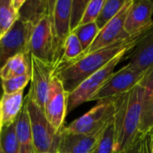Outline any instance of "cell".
Here are the masks:
<instances>
[{"mask_svg": "<svg viewBox=\"0 0 153 153\" xmlns=\"http://www.w3.org/2000/svg\"><path fill=\"white\" fill-rule=\"evenodd\" d=\"M140 36L117 41L107 48L80 56L72 62L60 64L54 68L53 77L62 82L65 91L69 94L81 82L100 70L117 56L125 51L129 52Z\"/></svg>", "mask_w": 153, "mask_h": 153, "instance_id": "obj_1", "label": "cell"}, {"mask_svg": "<svg viewBox=\"0 0 153 153\" xmlns=\"http://www.w3.org/2000/svg\"><path fill=\"white\" fill-rule=\"evenodd\" d=\"M151 77L152 67L146 71L143 79L130 91L117 98L115 153L126 149L139 134L140 119Z\"/></svg>", "mask_w": 153, "mask_h": 153, "instance_id": "obj_2", "label": "cell"}, {"mask_svg": "<svg viewBox=\"0 0 153 153\" xmlns=\"http://www.w3.org/2000/svg\"><path fill=\"white\" fill-rule=\"evenodd\" d=\"M24 103L30 117L35 153H56L60 132H56L47 119L43 109L27 94Z\"/></svg>", "mask_w": 153, "mask_h": 153, "instance_id": "obj_3", "label": "cell"}, {"mask_svg": "<svg viewBox=\"0 0 153 153\" xmlns=\"http://www.w3.org/2000/svg\"><path fill=\"white\" fill-rule=\"evenodd\" d=\"M116 111L117 98L97 102L91 109L63 128L66 132L79 134L100 133L114 119Z\"/></svg>", "mask_w": 153, "mask_h": 153, "instance_id": "obj_4", "label": "cell"}, {"mask_svg": "<svg viewBox=\"0 0 153 153\" xmlns=\"http://www.w3.org/2000/svg\"><path fill=\"white\" fill-rule=\"evenodd\" d=\"M127 53L128 51H125L117 56L104 67L88 77L86 80L81 82L71 93H69L67 113L74 110L82 104L90 101V100L95 95V93L102 87V85L108 81L110 75L115 72L116 66L124 60V57Z\"/></svg>", "mask_w": 153, "mask_h": 153, "instance_id": "obj_5", "label": "cell"}, {"mask_svg": "<svg viewBox=\"0 0 153 153\" xmlns=\"http://www.w3.org/2000/svg\"><path fill=\"white\" fill-rule=\"evenodd\" d=\"M72 0H56L50 13L52 35V64L54 68L61 61L66 39L72 32L70 22Z\"/></svg>", "mask_w": 153, "mask_h": 153, "instance_id": "obj_6", "label": "cell"}, {"mask_svg": "<svg viewBox=\"0 0 153 153\" xmlns=\"http://www.w3.org/2000/svg\"><path fill=\"white\" fill-rule=\"evenodd\" d=\"M145 72L136 70L128 65L114 72L90 101H104L118 98L130 91L144 76Z\"/></svg>", "mask_w": 153, "mask_h": 153, "instance_id": "obj_7", "label": "cell"}, {"mask_svg": "<svg viewBox=\"0 0 153 153\" xmlns=\"http://www.w3.org/2000/svg\"><path fill=\"white\" fill-rule=\"evenodd\" d=\"M34 26L20 18L0 38V68L11 57L18 54H30L29 45Z\"/></svg>", "mask_w": 153, "mask_h": 153, "instance_id": "obj_8", "label": "cell"}, {"mask_svg": "<svg viewBox=\"0 0 153 153\" xmlns=\"http://www.w3.org/2000/svg\"><path fill=\"white\" fill-rule=\"evenodd\" d=\"M69 94L65 91L62 82L53 77L48 91L43 111L50 125L56 132L65 126L64 122L67 115Z\"/></svg>", "mask_w": 153, "mask_h": 153, "instance_id": "obj_9", "label": "cell"}, {"mask_svg": "<svg viewBox=\"0 0 153 153\" xmlns=\"http://www.w3.org/2000/svg\"><path fill=\"white\" fill-rule=\"evenodd\" d=\"M133 3V0H126L125 4L119 13L110 21L108 22L98 33L96 39L92 42V44L89 47L87 50H85L81 56L90 54L91 52L100 50L101 48H107L117 41L124 40L129 39L127 34L125 31V22L126 18L128 13V10ZM80 57V56H79ZM72 62V61H71Z\"/></svg>", "mask_w": 153, "mask_h": 153, "instance_id": "obj_10", "label": "cell"}, {"mask_svg": "<svg viewBox=\"0 0 153 153\" xmlns=\"http://www.w3.org/2000/svg\"><path fill=\"white\" fill-rule=\"evenodd\" d=\"M54 65L30 55V88L28 95L43 109L53 78Z\"/></svg>", "mask_w": 153, "mask_h": 153, "instance_id": "obj_11", "label": "cell"}, {"mask_svg": "<svg viewBox=\"0 0 153 153\" xmlns=\"http://www.w3.org/2000/svg\"><path fill=\"white\" fill-rule=\"evenodd\" d=\"M153 0H133L128 10L125 31L129 38L142 35L153 24Z\"/></svg>", "mask_w": 153, "mask_h": 153, "instance_id": "obj_12", "label": "cell"}, {"mask_svg": "<svg viewBox=\"0 0 153 153\" xmlns=\"http://www.w3.org/2000/svg\"><path fill=\"white\" fill-rule=\"evenodd\" d=\"M50 13L34 26L30 39L29 53L41 61L52 64L53 55Z\"/></svg>", "mask_w": 153, "mask_h": 153, "instance_id": "obj_13", "label": "cell"}, {"mask_svg": "<svg viewBox=\"0 0 153 153\" xmlns=\"http://www.w3.org/2000/svg\"><path fill=\"white\" fill-rule=\"evenodd\" d=\"M127 65L145 72L153 65V24L137 39L134 48L125 56Z\"/></svg>", "mask_w": 153, "mask_h": 153, "instance_id": "obj_14", "label": "cell"}, {"mask_svg": "<svg viewBox=\"0 0 153 153\" xmlns=\"http://www.w3.org/2000/svg\"><path fill=\"white\" fill-rule=\"evenodd\" d=\"M102 133L103 131L93 134H79L66 132L62 128L57 152L91 153Z\"/></svg>", "mask_w": 153, "mask_h": 153, "instance_id": "obj_15", "label": "cell"}, {"mask_svg": "<svg viewBox=\"0 0 153 153\" xmlns=\"http://www.w3.org/2000/svg\"><path fill=\"white\" fill-rule=\"evenodd\" d=\"M56 0H29L19 11V18L35 26L44 17L49 15Z\"/></svg>", "mask_w": 153, "mask_h": 153, "instance_id": "obj_16", "label": "cell"}, {"mask_svg": "<svg viewBox=\"0 0 153 153\" xmlns=\"http://www.w3.org/2000/svg\"><path fill=\"white\" fill-rule=\"evenodd\" d=\"M15 132L20 145V153H35L30 117L24 102L15 119Z\"/></svg>", "mask_w": 153, "mask_h": 153, "instance_id": "obj_17", "label": "cell"}, {"mask_svg": "<svg viewBox=\"0 0 153 153\" xmlns=\"http://www.w3.org/2000/svg\"><path fill=\"white\" fill-rule=\"evenodd\" d=\"M23 91L13 94H3L0 100L2 127L13 124L23 106Z\"/></svg>", "mask_w": 153, "mask_h": 153, "instance_id": "obj_18", "label": "cell"}, {"mask_svg": "<svg viewBox=\"0 0 153 153\" xmlns=\"http://www.w3.org/2000/svg\"><path fill=\"white\" fill-rule=\"evenodd\" d=\"M30 74V55L18 54L9 58L0 68V79L10 78Z\"/></svg>", "mask_w": 153, "mask_h": 153, "instance_id": "obj_19", "label": "cell"}, {"mask_svg": "<svg viewBox=\"0 0 153 153\" xmlns=\"http://www.w3.org/2000/svg\"><path fill=\"white\" fill-rule=\"evenodd\" d=\"M153 132V65L152 66V77L149 89L143 103V112L140 119L138 134L145 137Z\"/></svg>", "mask_w": 153, "mask_h": 153, "instance_id": "obj_20", "label": "cell"}, {"mask_svg": "<svg viewBox=\"0 0 153 153\" xmlns=\"http://www.w3.org/2000/svg\"><path fill=\"white\" fill-rule=\"evenodd\" d=\"M19 19V11L16 10L12 0H0V38H2Z\"/></svg>", "mask_w": 153, "mask_h": 153, "instance_id": "obj_21", "label": "cell"}, {"mask_svg": "<svg viewBox=\"0 0 153 153\" xmlns=\"http://www.w3.org/2000/svg\"><path fill=\"white\" fill-rule=\"evenodd\" d=\"M115 145L116 126L114 117V119L106 126L91 153H115Z\"/></svg>", "mask_w": 153, "mask_h": 153, "instance_id": "obj_22", "label": "cell"}, {"mask_svg": "<svg viewBox=\"0 0 153 153\" xmlns=\"http://www.w3.org/2000/svg\"><path fill=\"white\" fill-rule=\"evenodd\" d=\"M126 1V0H105L102 9L95 22L100 30L119 13Z\"/></svg>", "mask_w": 153, "mask_h": 153, "instance_id": "obj_23", "label": "cell"}, {"mask_svg": "<svg viewBox=\"0 0 153 153\" xmlns=\"http://www.w3.org/2000/svg\"><path fill=\"white\" fill-rule=\"evenodd\" d=\"M0 146L4 153H20V145L15 132V121L7 126L2 127Z\"/></svg>", "mask_w": 153, "mask_h": 153, "instance_id": "obj_24", "label": "cell"}, {"mask_svg": "<svg viewBox=\"0 0 153 153\" xmlns=\"http://www.w3.org/2000/svg\"><path fill=\"white\" fill-rule=\"evenodd\" d=\"M99 31H100V30L97 27L96 23L91 22V23H88V24L79 25L72 32L79 39V41L82 47L83 52H84L92 44V42L96 39Z\"/></svg>", "mask_w": 153, "mask_h": 153, "instance_id": "obj_25", "label": "cell"}, {"mask_svg": "<svg viewBox=\"0 0 153 153\" xmlns=\"http://www.w3.org/2000/svg\"><path fill=\"white\" fill-rule=\"evenodd\" d=\"M82 53H83V49L79 39L73 32H71L65 40V47H64V53L61 61L59 62L58 65L74 61L77 59L79 56H81Z\"/></svg>", "mask_w": 153, "mask_h": 153, "instance_id": "obj_26", "label": "cell"}, {"mask_svg": "<svg viewBox=\"0 0 153 153\" xmlns=\"http://www.w3.org/2000/svg\"><path fill=\"white\" fill-rule=\"evenodd\" d=\"M30 75L31 74L1 81L4 94H13L23 91L29 82H30Z\"/></svg>", "mask_w": 153, "mask_h": 153, "instance_id": "obj_27", "label": "cell"}, {"mask_svg": "<svg viewBox=\"0 0 153 153\" xmlns=\"http://www.w3.org/2000/svg\"><path fill=\"white\" fill-rule=\"evenodd\" d=\"M105 3V0H89L82 19L79 25L95 22Z\"/></svg>", "mask_w": 153, "mask_h": 153, "instance_id": "obj_28", "label": "cell"}, {"mask_svg": "<svg viewBox=\"0 0 153 153\" xmlns=\"http://www.w3.org/2000/svg\"><path fill=\"white\" fill-rule=\"evenodd\" d=\"M88 3L89 0H72L70 12V22L72 31L79 26Z\"/></svg>", "mask_w": 153, "mask_h": 153, "instance_id": "obj_29", "label": "cell"}, {"mask_svg": "<svg viewBox=\"0 0 153 153\" xmlns=\"http://www.w3.org/2000/svg\"><path fill=\"white\" fill-rule=\"evenodd\" d=\"M143 136H141L140 134H138V136L136 137V139L124 151L119 152L116 153H140L141 152V145H142V140H143Z\"/></svg>", "mask_w": 153, "mask_h": 153, "instance_id": "obj_30", "label": "cell"}, {"mask_svg": "<svg viewBox=\"0 0 153 153\" xmlns=\"http://www.w3.org/2000/svg\"><path fill=\"white\" fill-rule=\"evenodd\" d=\"M140 153H151V135L143 138Z\"/></svg>", "mask_w": 153, "mask_h": 153, "instance_id": "obj_31", "label": "cell"}, {"mask_svg": "<svg viewBox=\"0 0 153 153\" xmlns=\"http://www.w3.org/2000/svg\"><path fill=\"white\" fill-rule=\"evenodd\" d=\"M151 153H153V136L151 135Z\"/></svg>", "mask_w": 153, "mask_h": 153, "instance_id": "obj_32", "label": "cell"}, {"mask_svg": "<svg viewBox=\"0 0 153 153\" xmlns=\"http://www.w3.org/2000/svg\"><path fill=\"white\" fill-rule=\"evenodd\" d=\"M0 100H1V97H0ZM1 130H2V123H1V115H0V133H1Z\"/></svg>", "mask_w": 153, "mask_h": 153, "instance_id": "obj_33", "label": "cell"}, {"mask_svg": "<svg viewBox=\"0 0 153 153\" xmlns=\"http://www.w3.org/2000/svg\"><path fill=\"white\" fill-rule=\"evenodd\" d=\"M0 153H4L3 150H2V148H1V146H0Z\"/></svg>", "mask_w": 153, "mask_h": 153, "instance_id": "obj_34", "label": "cell"}, {"mask_svg": "<svg viewBox=\"0 0 153 153\" xmlns=\"http://www.w3.org/2000/svg\"><path fill=\"white\" fill-rule=\"evenodd\" d=\"M151 135H152V136H153V132H152V134H151Z\"/></svg>", "mask_w": 153, "mask_h": 153, "instance_id": "obj_35", "label": "cell"}, {"mask_svg": "<svg viewBox=\"0 0 153 153\" xmlns=\"http://www.w3.org/2000/svg\"><path fill=\"white\" fill-rule=\"evenodd\" d=\"M56 153H59V152H56Z\"/></svg>", "mask_w": 153, "mask_h": 153, "instance_id": "obj_36", "label": "cell"}]
</instances>
